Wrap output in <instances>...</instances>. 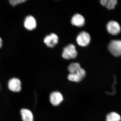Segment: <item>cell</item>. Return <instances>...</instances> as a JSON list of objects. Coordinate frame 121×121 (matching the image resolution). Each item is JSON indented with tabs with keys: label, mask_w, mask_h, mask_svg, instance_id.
I'll return each instance as SVG.
<instances>
[{
	"label": "cell",
	"mask_w": 121,
	"mask_h": 121,
	"mask_svg": "<svg viewBox=\"0 0 121 121\" xmlns=\"http://www.w3.org/2000/svg\"><path fill=\"white\" fill-rule=\"evenodd\" d=\"M111 53L115 56H121V40H113L111 41L108 47Z\"/></svg>",
	"instance_id": "3"
},
{
	"label": "cell",
	"mask_w": 121,
	"mask_h": 121,
	"mask_svg": "<svg viewBox=\"0 0 121 121\" xmlns=\"http://www.w3.org/2000/svg\"></svg>",
	"instance_id": "16"
},
{
	"label": "cell",
	"mask_w": 121,
	"mask_h": 121,
	"mask_svg": "<svg viewBox=\"0 0 121 121\" xmlns=\"http://www.w3.org/2000/svg\"><path fill=\"white\" fill-rule=\"evenodd\" d=\"M91 41V36L89 33L84 31L80 32L76 38L77 43L82 47L87 46Z\"/></svg>",
	"instance_id": "4"
},
{
	"label": "cell",
	"mask_w": 121,
	"mask_h": 121,
	"mask_svg": "<svg viewBox=\"0 0 121 121\" xmlns=\"http://www.w3.org/2000/svg\"><path fill=\"white\" fill-rule=\"evenodd\" d=\"M23 121H34V117L31 111L28 109L23 108L20 111Z\"/></svg>",
	"instance_id": "11"
},
{
	"label": "cell",
	"mask_w": 121,
	"mask_h": 121,
	"mask_svg": "<svg viewBox=\"0 0 121 121\" xmlns=\"http://www.w3.org/2000/svg\"><path fill=\"white\" fill-rule=\"evenodd\" d=\"M68 70L70 73L68 78L71 82H79L86 76V71L81 68L78 63H72L68 66Z\"/></svg>",
	"instance_id": "1"
},
{
	"label": "cell",
	"mask_w": 121,
	"mask_h": 121,
	"mask_svg": "<svg viewBox=\"0 0 121 121\" xmlns=\"http://www.w3.org/2000/svg\"><path fill=\"white\" fill-rule=\"evenodd\" d=\"M107 29L110 34L114 35H118L121 30L119 24L115 21H110L108 22L107 25Z\"/></svg>",
	"instance_id": "7"
},
{
	"label": "cell",
	"mask_w": 121,
	"mask_h": 121,
	"mask_svg": "<svg viewBox=\"0 0 121 121\" xmlns=\"http://www.w3.org/2000/svg\"><path fill=\"white\" fill-rule=\"evenodd\" d=\"M78 55L74 45L72 44H68L63 48L62 56L66 60L75 59Z\"/></svg>",
	"instance_id": "2"
},
{
	"label": "cell",
	"mask_w": 121,
	"mask_h": 121,
	"mask_svg": "<svg viewBox=\"0 0 121 121\" xmlns=\"http://www.w3.org/2000/svg\"><path fill=\"white\" fill-rule=\"evenodd\" d=\"M102 5L109 9L114 8L117 2V0H100Z\"/></svg>",
	"instance_id": "12"
},
{
	"label": "cell",
	"mask_w": 121,
	"mask_h": 121,
	"mask_svg": "<svg viewBox=\"0 0 121 121\" xmlns=\"http://www.w3.org/2000/svg\"><path fill=\"white\" fill-rule=\"evenodd\" d=\"M63 100V97L61 93L55 91L51 93L50 95V101L52 105L56 106L59 105Z\"/></svg>",
	"instance_id": "6"
},
{
	"label": "cell",
	"mask_w": 121,
	"mask_h": 121,
	"mask_svg": "<svg viewBox=\"0 0 121 121\" xmlns=\"http://www.w3.org/2000/svg\"><path fill=\"white\" fill-rule=\"evenodd\" d=\"M2 45V39L0 37V48H1Z\"/></svg>",
	"instance_id": "15"
},
{
	"label": "cell",
	"mask_w": 121,
	"mask_h": 121,
	"mask_svg": "<svg viewBox=\"0 0 121 121\" xmlns=\"http://www.w3.org/2000/svg\"><path fill=\"white\" fill-rule=\"evenodd\" d=\"M24 26L27 30H34L36 27V22L35 18L31 16L26 17L24 22Z\"/></svg>",
	"instance_id": "9"
},
{
	"label": "cell",
	"mask_w": 121,
	"mask_h": 121,
	"mask_svg": "<svg viewBox=\"0 0 121 121\" xmlns=\"http://www.w3.org/2000/svg\"><path fill=\"white\" fill-rule=\"evenodd\" d=\"M8 87L11 91L14 92H20L22 89L21 81L17 78H12L9 80Z\"/></svg>",
	"instance_id": "5"
},
{
	"label": "cell",
	"mask_w": 121,
	"mask_h": 121,
	"mask_svg": "<svg viewBox=\"0 0 121 121\" xmlns=\"http://www.w3.org/2000/svg\"><path fill=\"white\" fill-rule=\"evenodd\" d=\"M85 22L84 17L79 13H76L74 15L71 19L72 24L77 27H82L84 26Z\"/></svg>",
	"instance_id": "10"
},
{
	"label": "cell",
	"mask_w": 121,
	"mask_h": 121,
	"mask_svg": "<svg viewBox=\"0 0 121 121\" xmlns=\"http://www.w3.org/2000/svg\"><path fill=\"white\" fill-rule=\"evenodd\" d=\"M58 37L57 35L52 33L45 37L44 42L48 47L52 48L58 43Z\"/></svg>",
	"instance_id": "8"
},
{
	"label": "cell",
	"mask_w": 121,
	"mask_h": 121,
	"mask_svg": "<svg viewBox=\"0 0 121 121\" xmlns=\"http://www.w3.org/2000/svg\"><path fill=\"white\" fill-rule=\"evenodd\" d=\"M27 0H9L11 5L15 6L17 5L25 2Z\"/></svg>",
	"instance_id": "14"
},
{
	"label": "cell",
	"mask_w": 121,
	"mask_h": 121,
	"mask_svg": "<svg viewBox=\"0 0 121 121\" xmlns=\"http://www.w3.org/2000/svg\"><path fill=\"white\" fill-rule=\"evenodd\" d=\"M121 115L116 112H112L108 113L106 117V121H121Z\"/></svg>",
	"instance_id": "13"
}]
</instances>
